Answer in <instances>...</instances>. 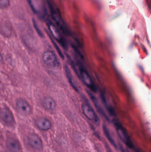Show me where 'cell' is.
<instances>
[{
	"mask_svg": "<svg viewBox=\"0 0 151 152\" xmlns=\"http://www.w3.org/2000/svg\"><path fill=\"white\" fill-rule=\"evenodd\" d=\"M82 110L83 114L88 119L93 121L97 126H99L100 124L99 118L90 105L87 103L82 104Z\"/></svg>",
	"mask_w": 151,
	"mask_h": 152,
	"instance_id": "4",
	"label": "cell"
},
{
	"mask_svg": "<svg viewBox=\"0 0 151 152\" xmlns=\"http://www.w3.org/2000/svg\"><path fill=\"white\" fill-rule=\"evenodd\" d=\"M49 8L50 10L51 13V16L53 20L56 22L57 26L59 28V29L66 35H68L69 34L68 30L67 28L65 26L63 23V21H62V19L60 18V15L59 14L58 12L57 11L56 9L53 7V5L50 2H48Z\"/></svg>",
	"mask_w": 151,
	"mask_h": 152,
	"instance_id": "5",
	"label": "cell"
},
{
	"mask_svg": "<svg viewBox=\"0 0 151 152\" xmlns=\"http://www.w3.org/2000/svg\"><path fill=\"white\" fill-rule=\"evenodd\" d=\"M64 70L65 72L68 81H69V84H70L71 86L75 91L78 92L79 91L78 86H77V84H76L75 79L73 76L72 72H71V70L69 69V68L68 67V66H66V65L65 66Z\"/></svg>",
	"mask_w": 151,
	"mask_h": 152,
	"instance_id": "12",
	"label": "cell"
},
{
	"mask_svg": "<svg viewBox=\"0 0 151 152\" xmlns=\"http://www.w3.org/2000/svg\"><path fill=\"white\" fill-rule=\"evenodd\" d=\"M0 118L4 123L11 125L14 122V118L12 113L8 107H4L0 110Z\"/></svg>",
	"mask_w": 151,
	"mask_h": 152,
	"instance_id": "8",
	"label": "cell"
},
{
	"mask_svg": "<svg viewBox=\"0 0 151 152\" xmlns=\"http://www.w3.org/2000/svg\"><path fill=\"white\" fill-rule=\"evenodd\" d=\"M6 145L8 150L11 152H18L21 149L19 142L14 137H10L7 139Z\"/></svg>",
	"mask_w": 151,
	"mask_h": 152,
	"instance_id": "11",
	"label": "cell"
},
{
	"mask_svg": "<svg viewBox=\"0 0 151 152\" xmlns=\"http://www.w3.org/2000/svg\"><path fill=\"white\" fill-rule=\"evenodd\" d=\"M2 137V133H1V131H0V141H1V139Z\"/></svg>",
	"mask_w": 151,
	"mask_h": 152,
	"instance_id": "20",
	"label": "cell"
},
{
	"mask_svg": "<svg viewBox=\"0 0 151 152\" xmlns=\"http://www.w3.org/2000/svg\"><path fill=\"white\" fill-rule=\"evenodd\" d=\"M10 4L9 0H0V9H7L10 6Z\"/></svg>",
	"mask_w": 151,
	"mask_h": 152,
	"instance_id": "17",
	"label": "cell"
},
{
	"mask_svg": "<svg viewBox=\"0 0 151 152\" xmlns=\"http://www.w3.org/2000/svg\"><path fill=\"white\" fill-rule=\"evenodd\" d=\"M78 66L79 69L80 78L82 79L83 83L92 92L94 93L96 92L97 88L87 71L83 68V66H81V64H80V63H79Z\"/></svg>",
	"mask_w": 151,
	"mask_h": 152,
	"instance_id": "2",
	"label": "cell"
},
{
	"mask_svg": "<svg viewBox=\"0 0 151 152\" xmlns=\"http://www.w3.org/2000/svg\"><path fill=\"white\" fill-rule=\"evenodd\" d=\"M28 4L32 9V11L35 14L41 15L43 12V4L42 3L41 0H27Z\"/></svg>",
	"mask_w": 151,
	"mask_h": 152,
	"instance_id": "9",
	"label": "cell"
},
{
	"mask_svg": "<svg viewBox=\"0 0 151 152\" xmlns=\"http://www.w3.org/2000/svg\"><path fill=\"white\" fill-rule=\"evenodd\" d=\"M50 38H51V42H52V43H53V45H54V46H55V48H56V50L57 51L58 53L59 54V56H60V57H61V58H62V59H64V56L63 53H62V51H61V50H60V48H59V46L58 45H57V44H56V43L55 42H54V41H53V40H52V38H51V37H50Z\"/></svg>",
	"mask_w": 151,
	"mask_h": 152,
	"instance_id": "19",
	"label": "cell"
},
{
	"mask_svg": "<svg viewBox=\"0 0 151 152\" xmlns=\"http://www.w3.org/2000/svg\"><path fill=\"white\" fill-rule=\"evenodd\" d=\"M16 109L18 113L23 116H28L32 112L29 104L23 99H19L16 102Z\"/></svg>",
	"mask_w": 151,
	"mask_h": 152,
	"instance_id": "7",
	"label": "cell"
},
{
	"mask_svg": "<svg viewBox=\"0 0 151 152\" xmlns=\"http://www.w3.org/2000/svg\"><path fill=\"white\" fill-rule=\"evenodd\" d=\"M48 28L54 38L61 45L64 49H67V45L64 38L62 37L59 29L52 22L50 21L47 22Z\"/></svg>",
	"mask_w": 151,
	"mask_h": 152,
	"instance_id": "3",
	"label": "cell"
},
{
	"mask_svg": "<svg viewBox=\"0 0 151 152\" xmlns=\"http://www.w3.org/2000/svg\"><path fill=\"white\" fill-rule=\"evenodd\" d=\"M36 124L39 129L43 131H47L51 127V121L45 118H40L36 121Z\"/></svg>",
	"mask_w": 151,
	"mask_h": 152,
	"instance_id": "13",
	"label": "cell"
},
{
	"mask_svg": "<svg viewBox=\"0 0 151 152\" xmlns=\"http://www.w3.org/2000/svg\"><path fill=\"white\" fill-rule=\"evenodd\" d=\"M44 108L49 110H53L56 107V103L53 98L49 96L45 97L43 101Z\"/></svg>",
	"mask_w": 151,
	"mask_h": 152,
	"instance_id": "15",
	"label": "cell"
},
{
	"mask_svg": "<svg viewBox=\"0 0 151 152\" xmlns=\"http://www.w3.org/2000/svg\"><path fill=\"white\" fill-rule=\"evenodd\" d=\"M33 25L35 29L36 30V32H37V34L39 35V36L40 37H43V34L41 30L39 28V26L37 25V23H36L35 20L34 19H33Z\"/></svg>",
	"mask_w": 151,
	"mask_h": 152,
	"instance_id": "18",
	"label": "cell"
},
{
	"mask_svg": "<svg viewBox=\"0 0 151 152\" xmlns=\"http://www.w3.org/2000/svg\"><path fill=\"white\" fill-rule=\"evenodd\" d=\"M87 92L89 96L90 97L91 100H92V102H93L94 105L95 106L97 110L98 111V112H99L101 115H103L105 118L106 119H107V120H109L108 117L106 116L105 113L104 111L103 110V108H102L100 103H99V102H98V100L97 98L93 94H91L90 92H89V91H87Z\"/></svg>",
	"mask_w": 151,
	"mask_h": 152,
	"instance_id": "14",
	"label": "cell"
},
{
	"mask_svg": "<svg viewBox=\"0 0 151 152\" xmlns=\"http://www.w3.org/2000/svg\"><path fill=\"white\" fill-rule=\"evenodd\" d=\"M42 59L44 64L49 66L55 67L59 65V61L55 53L50 50L44 52L43 54Z\"/></svg>",
	"mask_w": 151,
	"mask_h": 152,
	"instance_id": "6",
	"label": "cell"
},
{
	"mask_svg": "<svg viewBox=\"0 0 151 152\" xmlns=\"http://www.w3.org/2000/svg\"><path fill=\"white\" fill-rule=\"evenodd\" d=\"M114 125L116 127L117 133L121 141L129 148L134 149V146L130 137L129 136L126 130L120 123L115 121L114 122Z\"/></svg>",
	"mask_w": 151,
	"mask_h": 152,
	"instance_id": "1",
	"label": "cell"
},
{
	"mask_svg": "<svg viewBox=\"0 0 151 152\" xmlns=\"http://www.w3.org/2000/svg\"><path fill=\"white\" fill-rule=\"evenodd\" d=\"M103 130L104 134L105 135V136L107 139L109 140L110 142L111 143L115 148H117H117H118V146H117L116 143L115 142L114 140L113 139L112 137L111 136V134H110L109 130H108V129H107V127L105 125L103 126Z\"/></svg>",
	"mask_w": 151,
	"mask_h": 152,
	"instance_id": "16",
	"label": "cell"
},
{
	"mask_svg": "<svg viewBox=\"0 0 151 152\" xmlns=\"http://www.w3.org/2000/svg\"><path fill=\"white\" fill-rule=\"evenodd\" d=\"M28 143L30 146L35 150H41L42 148L43 143L40 138L35 134H32L27 138Z\"/></svg>",
	"mask_w": 151,
	"mask_h": 152,
	"instance_id": "10",
	"label": "cell"
}]
</instances>
